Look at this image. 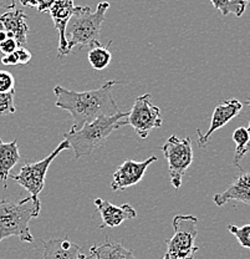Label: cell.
Listing matches in <instances>:
<instances>
[{
  "label": "cell",
  "instance_id": "obj_9",
  "mask_svg": "<svg viewBox=\"0 0 250 259\" xmlns=\"http://www.w3.org/2000/svg\"><path fill=\"white\" fill-rule=\"evenodd\" d=\"M156 161H157L156 156H151L147 160L142 162L126 160L122 164L117 167L116 172L112 176V191H123L141 182L149 164Z\"/></svg>",
  "mask_w": 250,
  "mask_h": 259
},
{
  "label": "cell",
  "instance_id": "obj_26",
  "mask_svg": "<svg viewBox=\"0 0 250 259\" xmlns=\"http://www.w3.org/2000/svg\"><path fill=\"white\" fill-rule=\"evenodd\" d=\"M56 0H39V2H37V5H36V8H37V12L39 13H49V10H50V8L53 7L54 5V3H55Z\"/></svg>",
  "mask_w": 250,
  "mask_h": 259
},
{
  "label": "cell",
  "instance_id": "obj_35",
  "mask_svg": "<svg viewBox=\"0 0 250 259\" xmlns=\"http://www.w3.org/2000/svg\"><path fill=\"white\" fill-rule=\"evenodd\" d=\"M0 30H3V26L2 25H0Z\"/></svg>",
  "mask_w": 250,
  "mask_h": 259
},
{
  "label": "cell",
  "instance_id": "obj_15",
  "mask_svg": "<svg viewBox=\"0 0 250 259\" xmlns=\"http://www.w3.org/2000/svg\"><path fill=\"white\" fill-rule=\"evenodd\" d=\"M41 259H87L81 253V248L67 237L63 239H50L42 242Z\"/></svg>",
  "mask_w": 250,
  "mask_h": 259
},
{
  "label": "cell",
  "instance_id": "obj_5",
  "mask_svg": "<svg viewBox=\"0 0 250 259\" xmlns=\"http://www.w3.org/2000/svg\"><path fill=\"white\" fill-rule=\"evenodd\" d=\"M197 225L198 218L192 214H179L173 218L174 234L166 242L169 259H194V254L198 252L195 245Z\"/></svg>",
  "mask_w": 250,
  "mask_h": 259
},
{
  "label": "cell",
  "instance_id": "obj_10",
  "mask_svg": "<svg viewBox=\"0 0 250 259\" xmlns=\"http://www.w3.org/2000/svg\"><path fill=\"white\" fill-rule=\"evenodd\" d=\"M241 110H243V104L236 99L227 100V101L218 105L216 110H214L213 115H212L211 126H209V130L207 131V134L203 135L201 130L197 128L198 144H199L201 147H206L212 135H213L217 130L222 128L223 126H225L228 122H230L234 117H236V116L241 112Z\"/></svg>",
  "mask_w": 250,
  "mask_h": 259
},
{
  "label": "cell",
  "instance_id": "obj_14",
  "mask_svg": "<svg viewBox=\"0 0 250 259\" xmlns=\"http://www.w3.org/2000/svg\"><path fill=\"white\" fill-rule=\"evenodd\" d=\"M26 20H28V16L23 10L19 9L9 10L5 14L0 15V25L3 26V30L7 31L8 37L17 40L20 48L26 44V37L29 34Z\"/></svg>",
  "mask_w": 250,
  "mask_h": 259
},
{
  "label": "cell",
  "instance_id": "obj_31",
  "mask_svg": "<svg viewBox=\"0 0 250 259\" xmlns=\"http://www.w3.org/2000/svg\"><path fill=\"white\" fill-rule=\"evenodd\" d=\"M246 130H248V134H249V142H248V145H246V147H245V153H248L250 151V122H249V125H248V127H246Z\"/></svg>",
  "mask_w": 250,
  "mask_h": 259
},
{
  "label": "cell",
  "instance_id": "obj_24",
  "mask_svg": "<svg viewBox=\"0 0 250 259\" xmlns=\"http://www.w3.org/2000/svg\"><path fill=\"white\" fill-rule=\"evenodd\" d=\"M19 44L17 42V40L13 39V37H8L7 40L0 42V53H3L4 55H9V54L15 53L18 50Z\"/></svg>",
  "mask_w": 250,
  "mask_h": 259
},
{
  "label": "cell",
  "instance_id": "obj_18",
  "mask_svg": "<svg viewBox=\"0 0 250 259\" xmlns=\"http://www.w3.org/2000/svg\"><path fill=\"white\" fill-rule=\"evenodd\" d=\"M112 41L110 40L105 47L102 45H97V47H93L90 49L87 54V60L90 63L91 66L93 67L97 71L105 70L111 63V53H110V47H111Z\"/></svg>",
  "mask_w": 250,
  "mask_h": 259
},
{
  "label": "cell",
  "instance_id": "obj_16",
  "mask_svg": "<svg viewBox=\"0 0 250 259\" xmlns=\"http://www.w3.org/2000/svg\"><path fill=\"white\" fill-rule=\"evenodd\" d=\"M20 161L17 140H13L12 142H3L0 139V181L4 183V187H7L10 171Z\"/></svg>",
  "mask_w": 250,
  "mask_h": 259
},
{
  "label": "cell",
  "instance_id": "obj_6",
  "mask_svg": "<svg viewBox=\"0 0 250 259\" xmlns=\"http://www.w3.org/2000/svg\"><path fill=\"white\" fill-rule=\"evenodd\" d=\"M161 150L168 163V172L172 186L178 190L182 186V180H183L185 172L193 162L192 139L190 137L179 139V137L172 135L171 137L167 139Z\"/></svg>",
  "mask_w": 250,
  "mask_h": 259
},
{
  "label": "cell",
  "instance_id": "obj_23",
  "mask_svg": "<svg viewBox=\"0 0 250 259\" xmlns=\"http://www.w3.org/2000/svg\"><path fill=\"white\" fill-rule=\"evenodd\" d=\"M15 79L9 71L0 70V94H8L14 91Z\"/></svg>",
  "mask_w": 250,
  "mask_h": 259
},
{
  "label": "cell",
  "instance_id": "obj_25",
  "mask_svg": "<svg viewBox=\"0 0 250 259\" xmlns=\"http://www.w3.org/2000/svg\"><path fill=\"white\" fill-rule=\"evenodd\" d=\"M15 54H17V56H18L19 64L25 65V64H28L29 61L31 60V54H30V51L26 50V49L24 48V47L18 48V50L15 51Z\"/></svg>",
  "mask_w": 250,
  "mask_h": 259
},
{
  "label": "cell",
  "instance_id": "obj_17",
  "mask_svg": "<svg viewBox=\"0 0 250 259\" xmlns=\"http://www.w3.org/2000/svg\"><path fill=\"white\" fill-rule=\"evenodd\" d=\"M90 257L93 259H137L133 253L121 242L115 243L106 237V241L102 244L92 245L90 249Z\"/></svg>",
  "mask_w": 250,
  "mask_h": 259
},
{
  "label": "cell",
  "instance_id": "obj_1",
  "mask_svg": "<svg viewBox=\"0 0 250 259\" xmlns=\"http://www.w3.org/2000/svg\"><path fill=\"white\" fill-rule=\"evenodd\" d=\"M116 80L106 81L97 90L82 91L77 93L67 90L58 85L54 88L56 95V107L66 110L71 113L74 126L71 130H80L85 123H90L100 116H114L120 112L112 89L117 85Z\"/></svg>",
  "mask_w": 250,
  "mask_h": 259
},
{
  "label": "cell",
  "instance_id": "obj_4",
  "mask_svg": "<svg viewBox=\"0 0 250 259\" xmlns=\"http://www.w3.org/2000/svg\"><path fill=\"white\" fill-rule=\"evenodd\" d=\"M109 9V2L98 3L93 13L91 12L90 7H76L75 14L70 19L66 28L67 53H71L75 47L91 49L101 45V26L106 19V13Z\"/></svg>",
  "mask_w": 250,
  "mask_h": 259
},
{
  "label": "cell",
  "instance_id": "obj_28",
  "mask_svg": "<svg viewBox=\"0 0 250 259\" xmlns=\"http://www.w3.org/2000/svg\"><path fill=\"white\" fill-rule=\"evenodd\" d=\"M0 9L14 10L15 9V0H0Z\"/></svg>",
  "mask_w": 250,
  "mask_h": 259
},
{
  "label": "cell",
  "instance_id": "obj_12",
  "mask_svg": "<svg viewBox=\"0 0 250 259\" xmlns=\"http://www.w3.org/2000/svg\"><path fill=\"white\" fill-rule=\"evenodd\" d=\"M95 206L104 221V223L98 228H104V227L115 228V227L122 225L125 221L133 220L137 217L136 209L128 203L122 204V206H115L106 199L96 198Z\"/></svg>",
  "mask_w": 250,
  "mask_h": 259
},
{
  "label": "cell",
  "instance_id": "obj_8",
  "mask_svg": "<svg viewBox=\"0 0 250 259\" xmlns=\"http://www.w3.org/2000/svg\"><path fill=\"white\" fill-rule=\"evenodd\" d=\"M151 99L152 96L149 94L137 97L131 111L123 118L125 126H132L142 140H146L151 131L161 127L163 122L161 109L153 105Z\"/></svg>",
  "mask_w": 250,
  "mask_h": 259
},
{
  "label": "cell",
  "instance_id": "obj_2",
  "mask_svg": "<svg viewBox=\"0 0 250 259\" xmlns=\"http://www.w3.org/2000/svg\"><path fill=\"white\" fill-rule=\"evenodd\" d=\"M41 202L39 197L29 196L15 202L0 199V242L9 237H18L21 242L33 243L29 223L39 217Z\"/></svg>",
  "mask_w": 250,
  "mask_h": 259
},
{
  "label": "cell",
  "instance_id": "obj_30",
  "mask_svg": "<svg viewBox=\"0 0 250 259\" xmlns=\"http://www.w3.org/2000/svg\"><path fill=\"white\" fill-rule=\"evenodd\" d=\"M8 39V34L5 30H0V42L4 41V40Z\"/></svg>",
  "mask_w": 250,
  "mask_h": 259
},
{
  "label": "cell",
  "instance_id": "obj_3",
  "mask_svg": "<svg viewBox=\"0 0 250 259\" xmlns=\"http://www.w3.org/2000/svg\"><path fill=\"white\" fill-rule=\"evenodd\" d=\"M128 112L120 111L114 116H100L90 123H85L80 130H70L64 134V139L69 141L74 150L75 158L88 156L93 150L104 147L107 139L114 131L125 126L123 118Z\"/></svg>",
  "mask_w": 250,
  "mask_h": 259
},
{
  "label": "cell",
  "instance_id": "obj_34",
  "mask_svg": "<svg viewBox=\"0 0 250 259\" xmlns=\"http://www.w3.org/2000/svg\"><path fill=\"white\" fill-rule=\"evenodd\" d=\"M162 259H169V258H168V255H167V254H166V255H165V257H163Z\"/></svg>",
  "mask_w": 250,
  "mask_h": 259
},
{
  "label": "cell",
  "instance_id": "obj_13",
  "mask_svg": "<svg viewBox=\"0 0 250 259\" xmlns=\"http://www.w3.org/2000/svg\"><path fill=\"white\" fill-rule=\"evenodd\" d=\"M213 201L218 207H223L229 201L243 202L250 206V172H240L227 190L213 197Z\"/></svg>",
  "mask_w": 250,
  "mask_h": 259
},
{
  "label": "cell",
  "instance_id": "obj_22",
  "mask_svg": "<svg viewBox=\"0 0 250 259\" xmlns=\"http://www.w3.org/2000/svg\"><path fill=\"white\" fill-rule=\"evenodd\" d=\"M15 90L8 94H0V115H12L17 111V107L14 105Z\"/></svg>",
  "mask_w": 250,
  "mask_h": 259
},
{
  "label": "cell",
  "instance_id": "obj_7",
  "mask_svg": "<svg viewBox=\"0 0 250 259\" xmlns=\"http://www.w3.org/2000/svg\"><path fill=\"white\" fill-rule=\"evenodd\" d=\"M69 141L64 140L44 160L33 162V163H26L25 166L21 167L18 175H9V178L17 182L18 185H20L23 188H25L30 193V196L39 197V194L44 190L45 177H46V172L49 169L51 162L55 160L63 151L69 150Z\"/></svg>",
  "mask_w": 250,
  "mask_h": 259
},
{
  "label": "cell",
  "instance_id": "obj_21",
  "mask_svg": "<svg viewBox=\"0 0 250 259\" xmlns=\"http://www.w3.org/2000/svg\"><path fill=\"white\" fill-rule=\"evenodd\" d=\"M228 231L235 236V238L238 239L239 244L243 248H246V249H250V223L245 226H234L229 225L228 226Z\"/></svg>",
  "mask_w": 250,
  "mask_h": 259
},
{
  "label": "cell",
  "instance_id": "obj_27",
  "mask_svg": "<svg viewBox=\"0 0 250 259\" xmlns=\"http://www.w3.org/2000/svg\"><path fill=\"white\" fill-rule=\"evenodd\" d=\"M2 64L7 65V66H14V65H18L19 60H18L17 54L13 53V54H9V55H4L2 58Z\"/></svg>",
  "mask_w": 250,
  "mask_h": 259
},
{
  "label": "cell",
  "instance_id": "obj_29",
  "mask_svg": "<svg viewBox=\"0 0 250 259\" xmlns=\"http://www.w3.org/2000/svg\"><path fill=\"white\" fill-rule=\"evenodd\" d=\"M37 2L39 0H20V3L24 7H36Z\"/></svg>",
  "mask_w": 250,
  "mask_h": 259
},
{
  "label": "cell",
  "instance_id": "obj_33",
  "mask_svg": "<svg viewBox=\"0 0 250 259\" xmlns=\"http://www.w3.org/2000/svg\"><path fill=\"white\" fill-rule=\"evenodd\" d=\"M244 2H245V3H246V5H248V4L250 5V0H244Z\"/></svg>",
  "mask_w": 250,
  "mask_h": 259
},
{
  "label": "cell",
  "instance_id": "obj_19",
  "mask_svg": "<svg viewBox=\"0 0 250 259\" xmlns=\"http://www.w3.org/2000/svg\"><path fill=\"white\" fill-rule=\"evenodd\" d=\"M211 3L223 16L233 14L236 18H240L246 9V3L244 0H211Z\"/></svg>",
  "mask_w": 250,
  "mask_h": 259
},
{
  "label": "cell",
  "instance_id": "obj_32",
  "mask_svg": "<svg viewBox=\"0 0 250 259\" xmlns=\"http://www.w3.org/2000/svg\"><path fill=\"white\" fill-rule=\"evenodd\" d=\"M246 105H248V106L250 107V97L248 99V102H246Z\"/></svg>",
  "mask_w": 250,
  "mask_h": 259
},
{
  "label": "cell",
  "instance_id": "obj_11",
  "mask_svg": "<svg viewBox=\"0 0 250 259\" xmlns=\"http://www.w3.org/2000/svg\"><path fill=\"white\" fill-rule=\"evenodd\" d=\"M75 10H76V7L74 4V0H56L49 10L55 29L59 32V58L69 55V53H67L66 28L70 19L75 14Z\"/></svg>",
  "mask_w": 250,
  "mask_h": 259
},
{
  "label": "cell",
  "instance_id": "obj_20",
  "mask_svg": "<svg viewBox=\"0 0 250 259\" xmlns=\"http://www.w3.org/2000/svg\"><path fill=\"white\" fill-rule=\"evenodd\" d=\"M233 141L235 142V153H234L233 164L240 168V166H239V162H240L241 158L246 155L245 147L249 142L248 130H246L245 127L236 128L235 131L233 132Z\"/></svg>",
  "mask_w": 250,
  "mask_h": 259
}]
</instances>
